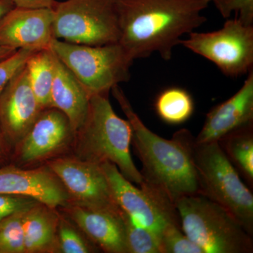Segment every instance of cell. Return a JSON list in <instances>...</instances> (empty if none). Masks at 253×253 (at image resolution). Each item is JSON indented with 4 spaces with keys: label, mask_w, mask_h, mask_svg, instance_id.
<instances>
[{
    "label": "cell",
    "mask_w": 253,
    "mask_h": 253,
    "mask_svg": "<svg viewBox=\"0 0 253 253\" xmlns=\"http://www.w3.org/2000/svg\"><path fill=\"white\" fill-rule=\"evenodd\" d=\"M119 43L133 60L157 53L172 59L181 38L207 21L203 14L211 0H113Z\"/></svg>",
    "instance_id": "cell-1"
},
{
    "label": "cell",
    "mask_w": 253,
    "mask_h": 253,
    "mask_svg": "<svg viewBox=\"0 0 253 253\" xmlns=\"http://www.w3.org/2000/svg\"><path fill=\"white\" fill-rule=\"evenodd\" d=\"M111 91L130 124L131 144L142 164L144 184L161 191L174 204L183 196L199 194L191 133L182 129L171 139L158 136L145 126L121 86H113Z\"/></svg>",
    "instance_id": "cell-2"
},
{
    "label": "cell",
    "mask_w": 253,
    "mask_h": 253,
    "mask_svg": "<svg viewBox=\"0 0 253 253\" xmlns=\"http://www.w3.org/2000/svg\"><path fill=\"white\" fill-rule=\"evenodd\" d=\"M109 95L91 96L85 120L75 134L73 156L98 164L112 163L127 180L141 186L144 179L131 156L130 124L115 112Z\"/></svg>",
    "instance_id": "cell-3"
},
{
    "label": "cell",
    "mask_w": 253,
    "mask_h": 253,
    "mask_svg": "<svg viewBox=\"0 0 253 253\" xmlns=\"http://www.w3.org/2000/svg\"><path fill=\"white\" fill-rule=\"evenodd\" d=\"M181 230L204 253H251L252 237L235 218L202 195L175 202Z\"/></svg>",
    "instance_id": "cell-4"
},
{
    "label": "cell",
    "mask_w": 253,
    "mask_h": 253,
    "mask_svg": "<svg viewBox=\"0 0 253 253\" xmlns=\"http://www.w3.org/2000/svg\"><path fill=\"white\" fill-rule=\"evenodd\" d=\"M193 160L202 195L226 210L253 234V196L218 141L196 144Z\"/></svg>",
    "instance_id": "cell-5"
},
{
    "label": "cell",
    "mask_w": 253,
    "mask_h": 253,
    "mask_svg": "<svg viewBox=\"0 0 253 253\" xmlns=\"http://www.w3.org/2000/svg\"><path fill=\"white\" fill-rule=\"evenodd\" d=\"M49 49L90 96L109 94L113 86L130 79L134 60L118 42L89 46L53 39Z\"/></svg>",
    "instance_id": "cell-6"
},
{
    "label": "cell",
    "mask_w": 253,
    "mask_h": 253,
    "mask_svg": "<svg viewBox=\"0 0 253 253\" xmlns=\"http://www.w3.org/2000/svg\"><path fill=\"white\" fill-rule=\"evenodd\" d=\"M53 10L54 39L89 46L119 42L113 0H65L58 1Z\"/></svg>",
    "instance_id": "cell-7"
},
{
    "label": "cell",
    "mask_w": 253,
    "mask_h": 253,
    "mask_svg": "<svg viewBox=\"0 0 253 253\" xmlns=\"http://www.w3.org/2000/svg\"><path fill=\"white\" fill-rule=\"evenodd\" d=\"M180 44L209 60L228 77H240L253 70V26L238 18H227L217 31L191 32Z\"/></svg>",
    "instance_id": "cell-8"
},
{
    "label": "cell",
    "mask_w": 253,
    "mask_h": 253,
    "mask_svg": "<svg viewBox=\"0 0 253 253\" xmlns=\"http://www.w3.org/2000/svg\"><path fill=\"white\" fill-rule=\"evenodd\" d=\"M116 203L139 224L161 236L170 226H180L175 204L161 191L144 184L136 187L112 163H101Z\"/></svg>",
    "instance_id": "cell-9"
},
{
    "label": "cell",
    "mask_w": 253,
    "mask_h": 253,
    "mask_svg": "<svg viewBox=\"0 0 253 253\" xmlns=\"http://www.w3.org/2000/svg\"><path fill=\"white\" fill-rule=\"evenodd\" d=\"M46 166L67 191L71 204L89 209L121 212L101 164L75 156H59Z\"/></svg>",
    "instance_id": "cell-10"
},
{
    "label": "cell",
    "mask_w": 253,
    "mask_h": 253,
    "mask_svg": "<svg viewBox=\"0 0 253 253\" xmlns=\"http://www.w3.org/2000/svg\"><path fill=\"white\" fill-rule=\"evenodd\" d=\"M75 132L68 118L55 108L43 109L22 140L13 149L18 166H31L58 157L72 146Z\"/></svg>",
    "instance_id": "cell-11"
},
{
    "label": "cell",
    "mask_w": 253,
    "mask_h": 253,
    "mask_svg": "<svg viewBox=\"0 0 253 253\" xmlns=\"http://www.w3.org/2000/svg\"><path fill=\"white\" fill-rule=\"evenodd\" d=\"M42 110L32 90L24 65L0 95V129L11 151L22 140Z\"/></svg>",
    "instance_id": "cell-12"
},
{
    "label": "cell",
    "mask_w": 253,
    "mask_h": 253,
    "mask_svg": "<svg viewBox=\"0 0 253 253\" xmlns=\"http://www.w3.org/2000/svg\"><path fill=\"white\" fill-rule=\"evenodd\" d=\"M0 194L32 198L57 210L71 204L67 191L46 166L33 169L13 165L0 168Z\"/></svg>",
    "instance_id": "cell-13"
},
{
    "label": "cell",
    "mask_w": 253,
    "mask_h": 253,
    "mask_svg": "<svg viewBox=\"0 0 253 253\" xmlns=\"http://www.w3.org/2000/svg\"><path fill=\"white\" fill-rule=\"evenodd\" d=\"M54 10L16 7L0 22V46L18 50L49 49Z\"/></svg>",
    "instance_id": "cell-14"
},
{
    "label": "cell",
    "mask_w": 253,
    "mask_h": 253,
    "mask_svg": "<svg viewBox=\"0 0 253 253\" xmlns=\"http://www.w3.org/2000/svg\"><path fill=\"white\" fill-rule=\"evenodd\" d=\"M99 249L109 253H128L125 212L89 209L73 204L59 208Z\"/></svg>",
    "instance_id": "cell-15"
},
{
    "label": "cell",
    "mask_w": 253,
    "mask_h": 253,
    "mask_svg": "<svg viewBox=\"0 0 253 253\" xmlns=\"http://www.w3.org/2000/svg\"><path fill=\"white\" fill-rule=\"evenodd\" d=\"M253 123V71L235 94L211 110L196 144L218 141L232 131Z\"/></svg>",
    "instance_id": "cell-16"
},
{
    "label": "cell",
    "mask_w": 253,
    "mask_h": 253,
    "mask_svg": "<svg viewBox=\"0 0 253 253\" xmlns=\"http://www.w3.org/2000/svg\"><path fill=\"white\" fill-rule=\"evenodd\" d=\"M54 55L51 107L59 110L68 118L76 132L85 120L91 96L72 72Z\"/></svg>",
    "instance_id": "cell-17"
},
{
    "label": "cell",
    "mask_w": 253,
    "mask_h": 253,
    "mask_svg": "<svg viewBox=\"0 0 253 253\" xmlns=\"http://www.w3.org/2000/svg\"><path fill=\"white\" fill-rule=\"evenodd\" d=\"M57 209L38 203L23 214L25 253H58Z\"/></svg>",
    "instance_id": "cell-18"
},
{
    "label": "cell",
    "mask_w": 253,
    "mask_h": 253,
    "mask_svg": "<svg viewBox=\"0 0 253 253\" xmlns=\"http://www.w3.org/2000/svg\"><path fill=\"white\" fill-rule=\"evenodd\" d=\"M226 157L250 184L253 183V123L218 141Z\"/></svg>",
    "instance_id": "cell-19"
},
{
    "label": "cell",
    "mask_w": 253,
    "mask_h": 253,
    "mask_svg": "<svg viewBox=\"0 0 253 253\" xmlns=\"http://www.w3.org/2000/svg\"><path fill=\"white\" fill-rule=\"evenodd\" d=\"M32 90L43 109L51 108V91L54 78V55L50 49L39 50L26 61Z\"/></svg>",
    "instance_id": "cell-20"
},
{
    "label": "cell",
    "mask_w": 253,
    "mask_h": 253,
    "mask_svg": "<svg viewBox=\"0 0 253 253\" xmlns=\"http://www.w3.org/2000/svg\"><path fill=\"white\" fill-rule=\"evenodd\" d=\"M155 109L162 121L170 125L185 123L194 111L192 96L183 88L172 86L161 91L155 102Z\"/></svg>",
    "instance_id": "cell-21"
},
{
    "label": "cell",
    "mask_w": 253,
    "mask_h": 253,
    "mask_svg": "<svg viewBox=\"0 0 253 253\" xmlns=\"http://www.w3.org/2000/svg\"><path fill=\"white\" fill-rule=\"evenodd\" d=\"M124 219L128 253H161L158 234L136 222L126 212Z\"/></svg>",
    "instance_id": "cell-22"
},
{
    "label": "cell",
    "mask_w": 253,
    "mask_h": 253,
    "mask_svg": "<svg viewBox=\"0 0 253 253\" xmlns=\"http://www.w3.org/2000/svg\"><path fill=\"white\" fill-rule=\"evenodd\" d=\"M57 239L58 253H89L96 252L98 249L74 223L61 214Z\"/></svg>",
    "instance_id": "cell-23"
},
{
    "label": "cell",
    "mask_w": 253,
    "mask_h": 253,
    "mask_svg": "<svg viewBox=\"0 0 253 253\" xmlns=\"http://www.w3.org/2000/svg\"><path fill=\"white\" fill-rule=\"evenodd\" d=\"M23 212L0 221V253H25Z\"/></svg>",
    "instance_id": "cell-24"
},
{
    "label": "cell",
    "mask_w": 253,
    "mask_h": 253,
    "mask_svg": "<svg viewBox=\"0 0 253 253\" xmlns=\"http://www.w3.org/2000/svg\"><path fill=\"white\" fill-rule=\"evenodd\" d=\"M160 241L161 253H204L185 235L180 226H168L160 236Z\"/></svg>",
    "instance_id": "cell-25"
},
{
    "label": "cell",
    "mask_w": 253,
    "mask_h": 253,
    "mask_svg": "<svg viewBox=\"0 0 253 253\" xmlns=\"http://www.w3.org/2000/svg\"><path fill=\"white\" fill-rule=\"evenodd\" d=\"M211 2L226 19L235 13L244 24L253 26V0H211Z\"/></svg>",
    "instance_id": "cell-26"
},
{
    "label": "cell",
    "mask_w": 253,
    "mask_h": 253,
    "mask_svg": "<svg viewBox=\"0 0 253 253\" xmlns=\"http://www.w3.org/2000/svg\"><path fill=\"white\" fill-rule=\"evenodd\" d=\"M39 50L18 49L9 56L0 59V95L11 78L24 66L30 57Z\"/></svg>",
    "instance_id": "cell-27"
},
{
    "label": "cell",
    "mask_w": 253,
    "mask_h": 253,
    "mask_svg": "<svg viewBox=\"0 0 253 253\" xmlns=\"http://www.w3.org/2000/svg\"><path fill=\"white\" fill-rule=\"evenodd\" d=\"M38 203L26 196L0 194V221L15 213L27 211Z\"/></svg>",
    "instance_id": "cell-28"
},
{
    "label": "cell",
    "mask_w": 253,
    "mask_h": 253,
    "mask_svg": "<svg viewBox=\"0 0 253 253\" xmlns=\"http://www.w3.org/2000/svg\"><path fill=\"white\" fill-rule=\"evenodd\" d=\"M15 6L30 9H54L56 0H12Z\"/></svg>",
    "instance_id": "cell-29"
},
{
    "label": "cell",
    "mask_w": 253,
    "mask_h": 253,
    "mask_svg": "<svg viewBox=\"0 0 253 253\" xmlns=\"http://www.w3.org/2000/svg\"><path fill=\"white\" fill-rule=\"evenodd\" d=\"M11 149L5 140L0 129V164L6 162L11 155Z\"/></svg>",
    "instance_id": "cell-30"
},
{
    "label": "cell",
    "mask_w": 253,
    "mask_h": 253,
    "mask_svg": "<svg viewBox=\"0 0 253 253\" xmlns=\"http://www.w3.org/2000/svg\"><path fill=\"white\" fill-rule=\"evenodd\" d=\"M14 7L15 4L12 0H0V22Z\"/></svg>",
    "instance_id": "cell-31"
},
{
    "label": "cell",
    "mask_w": 253,
    "mask_h": 253,
    "mask_svg": "<svg viewBox=\"0 0 253 253\" xmlns=\"http://www.w3.org/2000/svg\"><path fill=\"white\" fill-rule=\"evenodd\" d=\"M16 51V50L15 49L0 46V59L10 56V55L12 54L13 53H14Z\"/></svg>",
    "instance_id": "cell-32"
}]
</instances>
